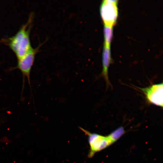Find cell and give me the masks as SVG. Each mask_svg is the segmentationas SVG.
Instances as JSON below:
<instances>
[{
    "instance_id": "6da1fadb",
    "label": "cell",
    "mask_w": 163,
    "mask_h": 163,
    "mask_svg": "<svg viewBox=\"0 0 163 163\" xmlns=\"http://www.w3.org/2000/svg\"><path fill=\"white\" fill-rule=\"evenodd\" d=\"M34 14L30 15L27 22L23 24L13 36L6 39L5 43L16 56L18 60L22 58L32 48L30 32L32 27Z\"/></svg>"
},
{
    "instance_id": "7a4b0ae2",
    "label": "cell",
    "mask_w": 163,
    "mask_h": 163,
    "mask_svg": "<svg viewBox=\"0 0 163 163\" xmlns=\"http://www.w3.org/2000/svg\"><path fill=\"white\" fill-rule=\"evenodd\" d=\"M79 128L88 136L90 150L88 155L89 158L95 154L105 149L113 143L108 136H104L98 134L91 133L79 127Z\"/></svg>"
},
{
    "instance_id": "3957f363",
    "label": "cell",
    "mask_w": 163,
    "mask_h": 163,
    "mask_svg": "<svg viewBox=\"0 0 163 163\" xmlns=\"http://www.w3.org/2000/svg\"><path fill=\"white\" fill-rule=\"evenodd\" d=\"M117 1L104 0L100 7V14L104 25L112 27L118 16Z\"/></svg>"
},
{
    "instance_id": "277c9868",
    "label": "cell",
    "mask_w": 163,
    "mask_h": 163,
    "mask_svg": "<svg viewBox=\"0 0 163 163\" xmlns=\"http://www.w3.org/2000/svg\"><path fill=\"white\" fill-rule=\"evenodd\" d=\"M163 83L154 84L147 87L139 88L144 94L149 103L162 107L163 102Z\"/></svg>"
},
{
    "instance_id": "5b68a950",
    "label": "cell",
    "mask_w": 163,
    "mask_h": 163,
    "mask_svg": "<svg viewBox=\"0 0 163 163\" xmlns=\"http://www.w3.org/2000/svg\"><path fill=\"white\" fill-rule=\"evenodd\" d=\"M39 47L32 48L22 58L18 60L15 69H18L21 72L24 78H27L30 85V74L33 65L35 56L38 51Z\"/></svg>"
},
{
    "instance_id": "8992f818",
    "label": "cell",
    "mask_w": 163,
    "mask_h": 163,
    "mask_svg": "<svg viewBox=\"0 0 163 163\" xmlns=\"http://www.w3.org/2000/svg\"><path fill=\"white\" fill-rule=\"evenodd\" d=\"M111 61L110 47L104 46L102 56L103 69L101 75L104 78L107 86H110L108 75V70Z\"/></svg>"
},
{
    "instance_id": "52a82bcc",
    "label": "cell",
    "mask_w": 163,
    "mask_h": 163,
    "mask_svg": "<svg viewBox=\"0 0 163 163\" xmlns=\"http://www.w3.org/2000/svg\"><path fill=\"white\" fill-rule=\"evenodd\" d=\"M125 133L124 128L120 126L113 131L107 136L113 143L119 139Z\"/></svg>"
},
{
    "instance_id": "ba28073f",
    "label": "cell",
    "mask_w": 163,
    "mask_h": 163,
    "mask_svg": "<svg viewBox=\"0 0 163 163\" xmlns=\"http://www.w3.org/2000/svg\"><path fill=\"white\" fill-rule=\"evenodd\" d=\"M104 45L110 47L113 35L112 27L104 25Z\"/></svg>"
}]
</instances>
